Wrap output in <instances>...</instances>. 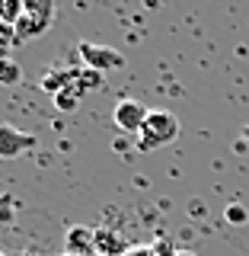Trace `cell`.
Masks as SVG:
<instances>
[{"label":"cell","mask_w":249,"mask_h":256,"mask_svg":"<svg viewBox=\"0 0 249 256\" xmlns=\"http://www.w3.org/2000/svg\"><path fill=\"white\" fill-rule=\"evenodd\" d=\"M176 138H179V118L170 109H150L147 122H144L141 134H138V150L147 154V150H157Z\"/></svg>","instance_id":"1"},{"label":"cell","mask_w":249,"mask_h":256,"mask_svg":"<svg viewBox=\"0 0 249 256\" xmlns=\"http://www.w3.org/2000/svg\"><path fill=\"white\" fill-rule=\"evenodd\" d=\"M22 4H26V13L16 22V38H19V42H32V38L45 36V32L51 29L58 10H54L51 0H22Z\"/></svg>","instance_id":"2"},{"label":"cell","mask_w":249,"mask_h":256,"mask_svg":"<svg viewBox=\"0 0 249 256\" xmlns=\"http://www.w3.org/2000/svg\"><path fill=\"white\" fill-rule=\"evenodd\" d=\"M77 54H80V61L86 64V70H99V74L125 64V54L118 52V48L96 45V42H77Z\"/></svg>","instance_id":"3"},{"label":"cell","mask_w":249,"mask_h":256,"mask_svg":"<svg viewBox=\"0 0 249 256\" xmlns=\"http://www.w3.org/2000/svg\"><path fill=\"white\" fill-rule=\"evenodd\" d=\"M35 148H38L35 134L22 132L16 125H6V122L0 125V160H16V157L29 154V150H35Z\"/></svg>","instance_id":"4"},{"label":"cell","mask_w":249,"mask_h":256,"mask_svg":"<svg viewBox=\"0 0 249 256\" xmlns=\"http://www.w3.org/2000/svg\"><path fill=\"white\" fill-rule=\"evenodd\" d=\"M150 109L144 106L141 100H118L115 102V112H112V118H115V125L122 128L125 134H141L144 122H147Z\"/></svg>","instance_id":"5"},{"label":"cell","mask_w":249,"mask_h":256,"mask_svg":"<svg viewBox=\"0 0 249 256\" xmlns=\"http://www.w3.org/2000/svg\"><path fill=\"white\" fill-rule=\"evenodd\" d=\"M67 253H74V256H99V250H96V228H83V224L70 228L67 230Z\"/></svg>","instance_id":"6"},{"label":"cell","mask_w":249,"mask_h":256,"mask_svg":"<svg viewBox=\"0 0 249 256\" xmlns=\"http://www.w3.org/2000/svg\"><path fill=\"white\" fill-rule=\"evenodd\" d=\"M96 250H99V256H125L128 240L109 228H96Z\"/></svg>","instance_id":"7"},{"label":"cell","mask_w":249,"mask_h":256,"mask_svg":"<svg viewBox=\"0 0 249 256\" xmlns=\"http://www.w3.org/2000/svg\"><path fill=\"white\" fill-rule=\"evenodd\" d=\"M86 90L80 84H70L67 90H61L58 96H54V106L58 109H64V112H70V109H77V102H80V96H83Z\"/></svg>","instance_id":"8"},{"label":"cell","mask_w":249,"mask_h":256,"mask_svg":"<svg viewBox=\"0 0 249 256\" xmlns=\"http://www.w3.org/2000/svg\"><path fill=\"white\" fill-rule=\"evenodd\" d=\"M22 13H26V4H22V0H0V22L16 26V22L22 20Z\"/></svg>","instance_id":"9"},{"label":"cell","mask_w":249,"mask_h":256,"mask_svg":"<svg viewBox=\"0 0 249 256\" xmlns=\"http://www.w3.org/2000/svg\"><path fill=\"white\" fill-rule=\"evenodd\" d=\"M22 80V68L16 64L13 58L0 61V86H16Z\"/></svg>","instance_id":"10"},{"label":"cell","mask_w":249,"mask_h":256,"mask_svg":"<svg viewBox=\"0 0 249 256\" xmlns=\"http://www.w3.org/2000/svg\"><path fill=\"white\" fill-rule=\"evenodd\" d=\"M13 214H16V198L3 192V196H0V224H10Z\"/></svg>","instance_id":"11"},{"label":"cell","mask_w":249,"mask_h":256,"mask_svg":"<svg viewBox=\"0 0 249 256\" xmlns=\"http://www.w3.org/2000/svg\"><path fill=\"white\" fill-rule=\"evenodd\" d=\"M13 45H19V38H16V26L0 22V48H13Z\"/></svg>","instance_id":"12"},{"label":"cell","mask_w":249,"mask_h":256,"mask_svg":"<svg viewBox=\"0 0 249 256\" xmlns=\"http://www.w3.org/2000/svg\"><path fill=\"white\" fill-rule=\"evenodd\" d=\"M227 221H246V212L240 205H230L227 208Z\"/></svg>","instance_id":"13"},{"label":"cell","mask_w":249,"mask_h":256,"mask_svg":"<svg viewBox=\"0 0 249 256\" xmlns=\"http://www.w3.org/2000/svg\"><path fill=\"white\" fill-rule=\"evenodd\" d=\"M173 256H198V253H195V250H176Z\"/></svg>","instance_id":"14"},{"label":"cell","mask_w":249,"mask_h":256,"mask_svg":"<svg viewBox=\"0 0 249 256\" xmlns=\"http://www.w3.org/2000/svg\"><path fill=\"white\" fill-rule=\"evenodd\" d=\"M243 138H246V141H249V125H246V128H243Z\"/></svg>","instance_id":"15"},{"label":"cell","mask_w":249,"mask_h":256,"mask_svg":"<svg viewBox=\"0 0 249 256\" xmlns=\"http://www.w3.org/2000/svg\"><path fill=\"white\" fill-rule=\"evenodd\" d=\"M61 256H74V253H67V250H64V253H61Z\"/></svg>","instance_id":"16"}]
</instances>
